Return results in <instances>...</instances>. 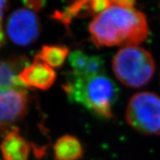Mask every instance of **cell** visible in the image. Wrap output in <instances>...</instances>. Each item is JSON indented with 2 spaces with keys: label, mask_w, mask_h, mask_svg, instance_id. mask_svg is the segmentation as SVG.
<instances>
[{
  "label": "cell",
  "mask_w": 160,
  "mask_h": 160,
  "mask_svg": "<svg viewBox=\"0 0 160 160\" xmlns=\"http://www.w3.org/2000/svg\"><path fill=\"white\" fill-rule=\"evenodd\" d=\"M90 15H92V12L89 1L85 0L72 3L62 11H55L51 15V18L58 20L66 27H68L75 17H85Z\"/></svg>",
  "instance_id": "obj_12"
},
{
  "label": "cell",
  "mask_w": 160,
  "mask_h": 160,
  "mask_svg": "<svg viewBox=\"0 0 160 160\" xmlns=\"http://www.w3.org/2000/svg\"><path fill=\"white\" fill-rule=\"evenodd\" d=\"M89 32L91 42L99 48L137 46L147 39L150 30L146 16L142 12L112 4L93 17L89 25Z\"/></svg>",
  "instance_id": "obj_1"
},
{
  "label": "cell",
  "mask_w": 160,
  "mask_h": 160,
  "mask_svg": "<svg viewBox=\"0 0 160 160\" xmlns=\"http://www.w3.org/2000/svg\"><path fill=\"white\" fill-rule=\"evenodd\" d=\"M7 4L8 3L6 1H0V49L3 47L5 39H6L3 27H2V16H3V12L7 7Z\"/></svg>",
  "instance_id": "obj_14"
},
{
  "label": "cell",
  "mask_w": 160,
  "mask_h": 160,
  "mask_svg": "<svg viewBox=\"0 0 160 160\" xmlns=\"http://www.w3.org/2000/svg\"><path fill=\"white\" fill-rule=\"evenodd\" d=\"M114 74L123 84L141 87L149 83L155 72V63L149 51L138 46L124 47L112 59Z\"/></svg>",
  "instance_id": "obj_4"
},
{
  "label": "cell",
  "mask_w": 160,
  "mask_h": 160,
  "mask_svg": "<svg viewBox=\"0 0 160 160\" xmlns=\"http://www.w3.org/2000/svg\"><path fill=\"white\" fill-rule=\"evenodd\" d=\"M126 120L137 132L160 136L159 96L151 91L134 94L127 106Z\"/></svg>",
  "instance_id": "obj_5"
},
{
  "label": "cell",
  "mask_w": 160,
  "mask_h": 160,
  "mask_svg": "<svg viewBox=\"0 0 160 160\" xmlns=\"http://www.w3.org/2000/svg\"><path fill=\"white\" fill-rule=\"evenodd\" d=\"M112 3L114 5L124 8H133L134 5L136 4V2L133 0H114L112 1Z\"/></svg>",
  "instance_id": "obj_16"
},
{
  "label": "cell",
  "mask_w": 160,
  "mask_h": 160,
  "mask_svg": "<svg viewBox=\"0 0 160 160\" xmlns=\"http://www.w3.org/2000/svg\"><path fill=\"white\" fill-rule=\"evenodd\" d=\"M0 147L3 160H28L30 146L17 128L7 132Z\"/></svg>",
  "instance_id": "obj_9"
},
{
  "label": "cell",
  "mask_w": 160,
  "mask_h": 160,
  "mask_svg": "<svg viewBox=\"0 0 160 160\" xmlns=\"http://www.w3.org/2000/svg\"><path fill=\"white\" fill-rule=\"evenodd\" d=\"M68 47L63 45H43L35 59L46 63L51 68H60L68 57Z\"/></svg>",
  "instance_id": "obj_11"
},
{
  "label": "cell",
  "mask_w": 160,
  "mask_h": 160,
  "mask_svg": "<svg viewBox=\"0 0 160 160\" xmlns=\"http://www.w3.org/2000/svg\"><path fill=\"white\" fill-rule=\"evenodd\" d=\"M72 69V75L76 77L88 78L105 74L103 59L98 56H88L81 51H73L68 57Z\"/></svg>",
  "instance_id": "obj_8"
},
{
  "label": "cell",
  "mask_w": 160,
  "mask_h": 160,
  "mask_svg": "<svg viewBox=\"0 0 160 160\" xmlns=\"http://www.w3.org/2000/svg\"><path fill=\"white\" fill-rule=\"evenodd\" d=\"M19 65L0 60V132L10 128L28 111V96L18 78Z\"/></svg>",
  "instance_id": "obj_3"
},
{
  "label": "cell",
  "mask_w": 160,
  "mask_h": 160,
  "mask_svg": "<svg viewBox=\"0 0 160 160\" xmlns=\"http://www.w3.org/2000/svg\"><path fill=\"white\" fill-rule=\"evenodd\" d=\"M24 4L26 8L32 12H39L43 8L45 2L41 0H29V1H24Z\"/></svg>",
  "instance_id": "obj_15"
},
{
  "label": "cell",
  "mask_w": 160,
  "mask_h": 160,
  "mask_svg": "<svg viewBox=\"0 0 160 160\" xmlns=\"http://www.w3.org/2000/svg\"><path fill=\"white\" fill-rule=\"evenodd\" d=\"M83 152L80 141L71 135L61 136L54 146L55 160H79L83 156Z\"/></svg>",
  "instance_id": "obj_10"
},
{
  "label": "cell",
  "mask_w": 160,
  "mask_h": 160,
  "mask_svg": "<svg viewBox=\"0 0 160 160\" xmlns=\"http://www.w3.org/2000/svg\"><path fill=\"white\" fill-rule=\"evenodd\" d=\"M41 25L38 17L28 8L12 12L7 23V33L11 40L19 46H28L38 38Z\"/></svg>",
  "instance_id": "obj_6"
},
{
  "label": "cell",
  "mask_w": 160,
  "mask_h": 160,
  "mask_svg": "<svg viewBox=\"0 0 160 160\" xmlns=\"http://www.w3.org/2000/svg\"><path fill=\"white\" fill-rule=\"evenodd\" d=\"M18 78L24 87L45 91L54 84L56 73L46 63L35 59L33 63L20 71Z\"/></svg>",
  "instance_id": "obj_7"
},
{
  "label": "cell",
  "mask_w": 160,
  "mask_h": 160,
  "mask_svg": "<svg viewBox=\"0 0 160 160\" xmlns=\"http://www.w3.org/2000/svg\"><path fill=\"white\" fill-rule=\"evenodd\" d=\"M63 88L70 102L81 105L98 117L106 119L113 117L112 108L120 90L106 74L88 78L71 74Z\"/></svg>",
  "instance_id": "obj_2"
},
{
  "label": "cell",
  "mask_w": 160,
  "mask_h": 160,
  "mask_svg": "<svg viewBox=\"0 0 160 160\" xmlns=\"http://www.w3.org/2000/svg\"><path fill=\"white\" fill-rule=\"evenodd\" d=\"M89 4H90L92 15H94L95 16L107 10L108 8L112 6V1H108V0H92L89 1Z\"/></svg>",
  "instance_id": "obj_13"
}]
</instances>
